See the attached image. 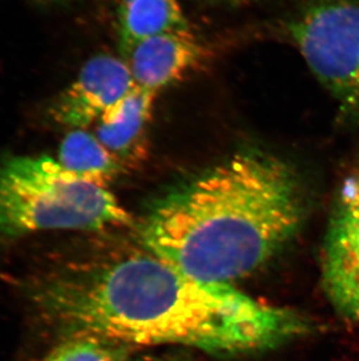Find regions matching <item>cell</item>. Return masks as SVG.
<instances>
[{
	"mask_svg": "<svg viewBox=\"0 0 359 361\" xmlns=\"http://www.w3.org/2000/svg\"><path fill=\"white\" fill-rule=\"evenodd\" d=\"M41 314L73 334L122 345H186L215 355L275 348L307 330L298 314L229 283L184 273L156 255L51 276L32 293Z\"/></svg>",
	"mask_w": 359,
	"mask_h": 361,
	"instance_id": "cell-1",
	"label": "cell"
},
{
	"mask_svg": "<svg viewBox=\"0 0 359 361\" xmlns=\"http://www.w3.org/2000/svg\"><path fill=\"white\" fill-rule=\"evenodd\" d=\"M294 169L260 151H241L160 199L140 228L146 248L209 282L248 276L301 224Z\"/></svg>",
	"mask_w": 359,
	"mask_h": 361,
	"instance_id": "cell-2",
	"label": "cell"
},
{
	"mask_svg": "<svg viewBox=\"0 0 359 361\" xmlns=\"http://www.w3.org/2000/svg\"><path fill=\"white\" fill-rule=\"evenodd\" d=\"M131 224L108 186L84 180L46 154L0 156V240L55 229L99 232Z\"/></svg>",
	"mask_w": 359,
	"mask_h": 361,
	"instance_id": "cell-3",
	"label": "cell"
},
{
	"mask_svg": "<svg viewBox=\"0 0 359 361\" xmlns=\"http://www.w3.org/2000/svg\"><path fill=\"white\" fill-rule=\"evenodd\" d=\"M289 31L317 80L344 109L359 114V0H314Z\"/></svg>",
	"mask_w": 359,
	"mask_h": 361,
	"instance_id": "cell-4",
	"label": "cell"
},
{
	"mask_svg": "<svg viewBox=\"0 0 359 361\" xmlns=\"http://www.w3.org/2000/svg\"><path fill=\"white\" fill-rule=\"evenodd\" d=\"M323 280L339 312L359 322V169L339 190L325 241Z\"/></svg>",
	"mask_w": 359,
	"mask_h": 361,
	"instance_id": "cell-5",
	"label": "cell"
},
{
	"mask_svg": "<svg viewBox=\"0 0 359 361\" xmlns=\"http://www.w3.org/2000/svg\"><path fill=\"white\" fill-rule=\"evenodd\" d=\"M136 87L125 59L111 54L96 55L77 78L51 103L53 122L70 130L85 129L99 122L122 103Z\"/></svg>",
	"mask_w": 359,
	"mask_h": 361,
	"instance_id": "cell-6",
	"label": "cell"
},
{
	"mask_svg": "<svg viewBox=\"0 0 359 361\" xmlns=\"http://www.w3.org/2000/svg\"><path fill=\"white\" fill-rule=\"evenodd\" d=\"M204 55L203 46L187 28L138 41L124 53V59L137 87L158 94L200 65Z\"/></svg>",
	"mask_w": 359,
	"mask_h": 361,
	"instance_id": "cell-7",
	"label": "cell"
},
{
	"mask_svg": "<svg viewBox=\"0 0 359 361\" xmlns=\"http://www.w3.org/2000/svg\"><path fill=\"white\" fill-rule=\"evenodd\" d=\"M156 95L136 85L122 103L97 122L96 137L125 171L147 157V133Z\"/></svg>",
	"mask_w": 359,
	"mask_h": 361,
	"instance_id": "cell-8",
	"label": "cell"
},
{
	"mask_svg": "<svg viewBox=\"0 0 359 361\" xmlns=\"http://www.w3.org/2000/svg\"><path fill=\"white\" fill-rule=\"evenodd\" d=\"M118 27L124 54L147 37L189 25L177 0H118Z\"/></svg>",
	"mask_w": 359,
	"mask_h": 361,
	"instance_id": "cell-9",
	"label": "cell"
},
{
	"mask_svg": "<svg viewBox=\"0 0 359 361\" xmlns=\"http://www.w3.org/2000/svg\"><path fill=\"white\" fill-rule=\"evenodd\" d=\"M56 161L81 179L104 186L125 171L96 135L85 129L72 130L65 135Z\"/></svg>",
	"mask_w": 359,
	"mask_h": 361,
	"instance_id": "cell-10",
	"label": "cell"
},
{
	"mask_svg": "<svg viewBox=\"0 0 359 361\" xmlns=\"http://www.w3.org/2000/svg\"><path fill=\"white\" fill-rule=\"evenodd\" d=\"M122 344L90 334H73L42 361H126Z\"/></svg>",
	"mask_w": 359,
	"mask_h": 361,
	"instance_id": "cell-11",
	"label": "cell"
},
{
	"mask_svg": "<svg viewBox=\"0 0 359 361\" xmlns=\"http://www.w3.org/2000/svg\"><path fill=\"white\" fill-rule=\"evenodd\" d=\"M133 361H182L179 358L173 357H144V358L136 359Z\"/></svg>",
	"mask_w": 359,
	"mask_h": 361,
	"instance_id": "cell-12",
	"label": "cell"
},
{
	"mask_svg": "<svg viewBox=\"0 0 359 361\" xmlns=\"http://www.w3.org/2000/svg\"><path fill=\"white\" fill-rule=\"evenodd\" d=\"M51 1H54V0H51Z\"/></svg>",
	"mask_w": 359,
	"mask_h": 361,
	"instance_id": "cell-13",
	"label": "cell"
}]
</instances>
